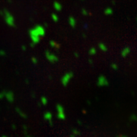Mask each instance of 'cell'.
I'll return each instance as SVG.
<instances>
[{"mask_svg":"<svg viewBox=\"0 0 137 137\" xmlns=\"http://www.w3.org/2000/svg\"><path fill=\"white\" fill-rule=\"evenodd\" d=\"M2 137H8V136H2Z\"/></svg>","mask_w":137,"mask_h":137,"instance_id":"30bf717a","label":"cell"},{"mask_svg":"<svg viewBox=\"0 0 137 137\" xmlns=\"http://www.w3.org/2000/svg\"><path fill=\"white\" fill-rule=\"evenodd\" d=\"M5 98H6L7 100H8L9 101H10V102H12V101H14V96H13V94L12 93H9V92L5 94Z\"/></svg>","mask_w":137,"mask_h":137,"instance_id":"277c9868","label":"cell"},{"mask_svg":"<svg viewBox=\"0 0 137 137\" xmlns=\"http://www.w3.org/2000/svg\"><path fill=\"white\" fill-rule=\"evenodd\" d=\"M105 14L106 15H112V13H113V10L111 8H107V9L105 10Z\"/></svg>","mask_w":137,"mask_h":137,"instance_id":"5b68a950","label":"cell"},{"mask_svg":"<svg viewBox=\"0 0 137 137\" xmlns=\"http://www.w3.org/2000/svg\"><path fill=\"white\" fill-rule=\"evenodd\" d=\"M18 113L20 114V116H21V117H23V118H26V115H25V114H24V113H22L21 111L20 110H18Z\"/></svg>","mask_w":137,"mask_h":137,"instance_id":"ba28073f","label":"cell"},{"mask_svg":"<svg viewBox=\"0 0 137 137\" xmlns=\"http://www.w3.org/2000/svg\"><path fill=\"white\" fill-rule=\"evenodd\" d=\"M56 112H57V117L61 120L66 119V114H65L64 108L62 105L58 104L56 106Z\"/></svg>","mask_w":137,"mask_h":137,"instance_id":"6da1fadb","label":"cell"},{"mask_svg":"<svg viewBox=\"0 0 137 137\" xmlns=\"http://www.w3.org/2000/svg\"><path fill=\"white\" fill-rule=\"evenodd\" d=\"M41 103H42L43 105H46L47 104V99L46 98L43 97L42 98H41Z\"/></svg>","mask_w":137,"mask_h":137,"instance_id":"52a82bcc","label":"cell"},{"mask_svg":"<svg viewBox=\"0 0 137 137\" xmlns=\"http://www.w3.org/2000/svg\"><path fill=\"white\" fill-rule=\"evenodd\" d=\"M43 117L47 121L51 123L52 122V120H53V114H51L50 112H46L43 115Z\"/></svg>","mask_w":137,"mask_h":137,"instance_id":"7a4b0ae2","label":"cell"},{"mask_svg":"<svg viewBox=\"0 0 137 137\" xmlns=\"http://www.w3.org/2000/svg\"><path fill=\"white\" fill-rule=\"evenodd\" d=\"M99 47H100L101 50H104V51H106V50H107V47H106V45H105V44H104V43H100V44H99Z\"/></svg>","mask_w":137,"mask_h":137,"instance_id":"8992f818","label":"cell"},{"mask_svg":"<svg viewBox=\"0 0 137 137\" xmlns=\"http://www.w3.org/2000/svg\"><path fill=\"white\" fill-rule=\"evenodd\" d=\"M111 66H112V68H114V69H117V65L116 64H112L111 65Z\"/></svg>","mask_w":137,"mask_h":137,"instance_id":"9c48e42d","label":"cell"},{"mask_svg":"<svg viewBox=\"0 0 137 137\" xmlns=\"http://www.w3.org/2000/svg\"><path fill=\"white\" fill-rule=\"evenodd\" d=\"M129 53H130V49H129V47H125L124 49H123L121 51V56H122V57L127 56Z\"/></svg>","mask_w":137,"mask_h":137,"instance_id":"3957f363","label":"cell"}]
</instances>
